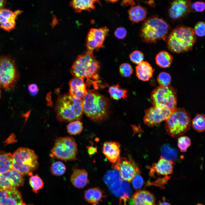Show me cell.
Here are the masks:
<instances>
[{"mask_svg": "<svg viewBox=\"0 0 205 205\" xmlns=\"http://www.w3.org/2000/svg\"><path fill=\"white\" fill-rule=\"evenodd\" d=\"M177 96L171 86H159L152 92L150 102L153 106L165 108L172 112L177 108Z\"/></svg>", "mask_w": 205, "mask_h": 205, "instance_id": "30bf717a", "label": "cell"}, {"mask_svg": "<svg viewBox=\"0 0 205 205\" xmlns=\"http://www.w3.org/2000/svg\"><path fill=\"white\" fill-rule=\"evenodd\" d=\"M154 69L146 61H143L136 67V75L140 80L147 81L151 78Z\"/></svg>", "mask_w": 205, "mask_h": 205, "instance_id": "7402d4cb", "label": "cell"}, {"mask_svg": "<svg viewBox=\"0 0 205 205\" xmlns=\"http://www.w3.org/2000/svg\"><path fill=\"white\" fill-rule=\"evenodd\" d=\"M19 78V73L14 59L9 56H0V87L6 91L12 90Z\"/></svg>", "mask_w": 205, "mask_h": 205, "instance_id": "ba28073f", "label": "cell"}, {"mask_svg": "<svg viewBox=\"0 0 205 205\" xmlns=\"http://www.w3.org/2000/svg\"><path fill=\"white\" fill-rule=\"evenodd\" d=\"M196 40L193 28L179 25L173 30L169 35L167 46L173 52L183 53L191 50Z\"/></svg>", "mask_w": 205, "mask_h": 205, "instance_id": "277c9868", "label": "cell"}, {"mask_svg": "<svg viewBox=\"0 0 205 205\" xmlns=\"http://www.w3.org/2000/svg\"><path fill=\"white\" fill-rule=\"evenodd\" d=\"M196 205H203V204H198Z\"/></svg>", "mask_w": 205, "mask_h": 205, "instance_id": "c3c4849f", "label": "cell"}, {"mask_svg": "<svg viewBox=\"0 0 205 205\" xmlns=\"http://www.w3.org/2000/svg\"><path fill=\"white\" fill-rule=\"evenodd\" d=\"M191 144V140L187 136H180L178 139V146L180 151L182 152L186 151Z\"/></svg>", "mask_w": 205, "mask_h": 205, "instance_id": "d590c367", "label": "cell"}, {"mask_svg": "<svg viewBox=\"0 0 205 205\" xmlns=\"http://www.w3.org/2000/svg\"><path fill=\"white\" fill-rule=\"evenodd\" d=\"M191 5L190 0L174 1L171 3L169 10L170 17L173 19H177L186 15L190 11Z\"/></svg>", "mask_w": 205, "mask_h": 205, "instance_id": "2e32d148", "label": "cell"}, {"mask_svg": "<svg viewBox=\"0 0 205 205\" xmlns=\"http://www.w3.org/2000/svg\"><path fill=\"white\" fill-rule=\"evenodd\" d=\"M154 195L146 190H139L132 196V205H155Z\"/></svg>", "mask_w": 205, "mask_h": 205, "instance_id": "ffe728a7", "label": "cell"}, {"mask_svg": "<svg viewBox=\"0 0 205 205\" xmlns=\"http://www.w3.org/2000/svg\"><path fill=\"white\" fill-rule=\"evenodd\" d=\"M21 205H27V204H26L25 203H23Z\"/></svg>", "mask_w": 205, "mask_h": 205, "instance_id": "bcb514c9", "label": "cell"}, {"mask_svg": "<svg viewBox=\"0 0 205 205\" xmlns=\"http://www.w3.org/2000/svg\"><path fill=\"white\" fill-rule=\"evenodd\" d=\"M69 85V94L75 98L82 100L87 92L84 79L75 77L70 80Z\"/></svg>", "mask_w": 205, "mask_h": 205, "instance_id": "ac0fdd59", "label": "cell"}, {"mask_svg": "<svg viewBox=\"0 0 205 205\" xmlns=\"http://www.w3.org/2000/svg\"><path fill=\"white\" fill-rule=\"evenodd\" d=\"M173 164L172 161L160 157L158 161L150 167V175H153L154 173L165 176L171 174L173 173Z\"/></svg>", "mask_w": 205, "mask_h": 205, "instance_id": "d6986e66", "label": "cell"}, {"mask_svg": "<svg viewBox=\"0 0 205 205\" xmlns=\"http://www.w3.org/2000/svg\"><path fill=\"white\" fill-rule=\"evenodd\" d=\"M173 57L168 52L162 51L157 55L155 61L157 65L160 67L166 68L169 67L173 61Z\"/></svg>", "mask_w": 205, "mask_h": 205, "instance_id": "83f0119b", "label": "cell"}, {"mask_svg": "<svg viewBox=\"0 0 205 205\" xmlns=\"http://www.w3.org/2000/svg\"><path fill=\"white\" fill-rule=\"evenodd\" d=\"M103 196L102 191L98 187L89 188L85 191L84 194L85 200L93 205H97Z\"/></svg>", "mask_w": 205, "mask_h": 205, "instance_id": "cb8c5ba5", "label": "cell"}, {"mask_svg": "<svg viewBox=\"0 0 205 205\" xmlns=\"http://www.w3.org/2000/svg\"><path fill=\"white\" fill-rule=\"evenodd\" d=\"M55 109L57 119L61 122L80 121L83 112L82 100L75 98L69 94L59 96Z\"/></svg>", "mask_w": 205, "mask_h": 205, "instance_id": "3957f363", "label": "cell"}, {"mask_svg": "<svg viewBox=\"0 0 205 205\" xmlns=\"http://www.w3.org/2000/svg\"><path fill=\"white\" fill-rule=\"evenodd\" d=\"M67 129L68 133L70 135L79 134L83 130V123L79 120L71 122L67 125Z\"/></svg>", "mask_w": 205, "mask_h": 205, "instance_id": "1f68e13d", "label": "cell"}, {"mask_svg": "<svg viewBox=\"0 0 205 205\" xmlns=\"http://www.w3.org/2000/svg\"><path fill=\"white\" fill-rule=\"evenodd\" d=\"M99 1L97 0H74L70 3L71 6L75 11L80 12L82 11H90L95 8V4Z\"/></svg>", "mask_w": 205, "mask_h": 205, "instance_id": "d4e9b609", "label": "cell"}, {"mask_svg": "<svg viewBox=\"0 0 205 205\" xmlns=\"http://www.w3.org/2000/svg\"><path fill=\"white\" fill-rule=\"evenodd\" d=\"M145 112L144 123L151 127L166 120L173 112L165 108L153 106L146 110Z\"/></svg>", "mask_w": 205, "mask_h": 205, "instance_id": "4fadbf2b", "label": "cell"}, {"mask_svg": "<svg viewBox=\"0 0 205 205\" xmlns=\"http://www.w3.org/2000/svg\"><path fill=\"white\" fill-rule=\"evenodd\" d=\"M83 112L92 120L100 122L107 118L109 103L104 96L93 90L88 89L82 99Z\"/></svg>", "mask_w": 205, "mask_h": 205, "instance_id": "7a4b0ae2", "label": "cell"}, {"mask_svg": "<svg viewBox=\"0 0 205 205\" xmlns=\"http://www.w3.org/2000/svg\"><path fill=\"white\" fill-rule=\"evenodd\" d=\"M198 12L203 11L205 9V4L204 2L197 1L192 3L191 8Z\"/></svg>", "mask_w": 205, "mask_h": 205, "instance_id": "60d3db41", "label": "cell"}, {"mask_svg": "<svg viewBox=\"0 0 205 205\" xmlns=\"http://www.w3.org/2000/svg\"><path fill=\"white\" fill-rule=\"evenodd\" d=\"M24 182L22 175L13 169L0 174V189L16 188L22 186Z\"/></svg>", "mask_w": 205, "mask_h": 205, "instance_id": "5bb4252c", "label": "cell"}, {"mask_svg": "<svg viewBox=\"0 0 205 205\" xmlns=\"http://www.w3.org/2000/svg\"><path fill=\"white\" fill-rule=\"evenodd\" d=\"M116 163L113 166L114 169L118 171L124 181L131 182L136 175L140 173L136 164L126 157H120Z\"/></svg>", "mask_w": 205, "mask_h": 205, "instance_id": "8fae6325", "label": "cell"}, {"mask_svg": "<svg viewBox=\"0 0 205 205\" xmlns=\"http://www.w3.org/2000/svg\"><path fill=\"white\" fill-rule=\"evenodd\" d=\"M127 34L126 29L124 27H120L117 28L114 32L116 37L119 39H123L126 36Z\"/></svg>", "mask_w": 205, "mask_h": 205, "instance_id": "b9f144b4", "label": "cell"}, {"mask_svg": "<svg viewBox=\"0 0 205 205\" xmlns=\"http://www.w3.org/2000/svg\"><path fill=\"white\" fill-rule=\"evenodd\" d=\"M6 3V1L0 0V10L4 8Z\"/></svg>", "mask_w": 205, "mask_h": 205, "instance_id": "ee69618b", "label": "cell"}, {"mask_svg": "<svg viewBox=\"0 0 205 205\" xmlns=\"http://www.w3.org/2000/svg\"><path fill=\"white\" fill-rule=\"evenodd\" d=\"M169 29V25L165 20L153 16L144 22L140 29V36L144 41L154 43L158 40H165Z\"/></svg>", "mask_w": 205, "mask_h": 205, "instance_id": "5b68a950", "label": "cell"}, {"mask_svg": "<svg viewBox=\"0 0 205 205\" xmlns=\"http://www.w3.org/2000/svg\"><path fill=\"white\" fill-rule=\"evenodd\" d=\"M13 155L0 151V174L13 169Z\"/></svg>", "mask_w": 205, "mask_h": 205, "instance_id": "4316f807", "label": "cell"}, {"mask_svg": "<svg viewBox=\"0 0 205 205\" xmlns=\"http://www.w3.org/2000/svg\"><path fill=\"white\" fill-rule=\"evenodd\" d=\"M29 183L32 191L36 193L43 187L44 185L42 180L37 175L31 176L29 179Z\"/></svg>", "mask_w": 205, "mask_h": 205, "instance_id": "d6a6232c", "label": "cell"}, {"mask_svg": "<svg viewBox=\"0 0 205 205\" xmlns=\"http://www.w3.org/2000/svg\"><path fill=\"white\" fill-rule=\"evenodd\" d=\"M165 120V127L166 132L173 138L183 135L190 128V116L182 108H177Z\"/></svg>", "mask_w": 205, "mask_h": 205, "instance_id": "52a82bcc", "label": "cell"}, {"mask_svg": "<svg viewBox=\"0 0 205 205\" xmlns=\"http://www.w3.org/2000/svg\"><path fill=\"white\" fill-rule=\"evenodd\" d=\"M205 22L200 21L196 23L193 30L196 35L200 37H203L205 35Z\"/></svg>", "mask_w": 205, "mask_h": 205, "instance_id": "f35d334b", "label": "cell"}, {"mask_svg": "<svg viewBox=\"0 0 205 205\" xmlns=\"http://www.w3.org/2000/svg\"><path fill=\"white\" fill-rule=\"evenodd\" d=\"M108 91L111 97L115 100L125 99L127 97V91L121 88L118 84L110 87Z\"/></svg>", "mask_w": 205, "mask_h": 205, "instance_id": "f1b7e54d", "label": "cell"}, {"mask_svg": "<svg viewBox=\"0 0 205 205\" xmlns=\"http://www.w3.org/2000/svg\"><path fill=\"white\" fill-rule=\"evenodd\" d=\"M119 71L122 76L124 77H128L132 74L133 69L130 64L128 63H124L120 66Z\"/></svg>", "mask_w": 205, "mask_h": 205, "instance_id": "8d00e7d4", "label": "cell"}, {"mask_svg": "<svg viewBox=\"0 0 205 205\" xmlns=\"http://www.w3.org/2000/svg\"><path fill=\"white\" fill-rule=\"evenodd\" d=\"M38 165V157L31 149L20 147L13 155V169L22 175H32Z\"/></svg>", "mask_w": 205, "mask_h": 205, "instance_id": "8992f818", "label": "cell"}, {"mask_svg": "<svg viewBox=\"0 0 205 205\" xmlns=\"http://www.w3.org/2000/svg\"><path fill=\"white\" fill-rule=\"evenodd\" d=\"M21 194L16 188L0 189V205H21Z\"/></svg>", "mask_w": 205, "mask_h": 205, "instance_id": "e0dca14e", "label": "cell"}, {"mask_svg": "<svg viewBox=\"0 0 205 205\" xmlns=\"http://www.w3.org/2000/svg\"><path fill=\"white\" fill-rule=\"evenodd\" d=\"M28 89L30 93L33 96H36L39 91L38 86L36 84L34 83L29 85L28 86Z\"/></svg>", "mask_w": 205, "mask_h": 205, "instance_id": "7bdbcfd3", "label": "cell"}, {"mask_svg": "<svg viewBox=\"0 0 205 205\" xmlns=\"http://www.w3.org/2000/svg\"><path fill=\"white\" fill-rule=\"evenodd\" d=\"M66 167L65 164L62 162L57 161L53 163L50 167L51 173L54 175L60 176L65 173Z\"/></svg>", "mask_w": 205, "mask_h": 205, "instance_id": "836d02e7", "label": "cell"}, {"mask_svg": "<svg viewBox=\"0 0 205 205\" xmlns=\"http://www.w3.org/2000/svg\"><path fill=\"white\" fill-rule=\"evenodd\" d=\"M158 205H171L170 203L165 202L160 203Z\"/></svg>", "mask_w": 205, "mask_h": 205, "instance_id": "f6af8a7d", "label": "cell"}, {"mask_svg": "<svg viewBox=\"0 0 205 205\" xmlns=\"http://www.w3.org/2000/svg\"><path fill=\"white\" fill-rule=\"evenodd\" d=\"M120 145L118 142H106L103 144V153L110 162L115 163L120 157Z\"/></svg>", "mask_w": 205, "mask_h": 205, "instance_id": "44dd1931", "label": "cell"}, {"mask_svg": "<svg viewBox=\"0 0 205 205\" xmlns=\"http://www.w3.org/2000/svg\"><path fill=\"white\" fill-rule=\"evenodd\" d=\"M130 58L132 62L138 64L143 61L144 56L142 52L136 50L130 54Z\"/></svg>", "mask_w": 205, "mask_h": 205, "instance_id": "74e56055", "label": "cell"}, {"mask_svg": "<svg viewBox=\"0 0 205 205\" xmlns=\"http://www.w3.org/2000/svg\"><path fill=\"white\" fill-rule=\"evenodd\" d=\"M192 125L193 128L198 132H202L205 130V118L203 114H197L192 120Z\"/></svg>", "mask_w": 205, "mask_h": 205, "instance_id": "4dcf8cb0", "label": "cell"}, {"mask_svg": "<svg viewBox=\"0 0 205 205\" xmlns=\"http://www.w3.org/2000/svg\"><path fill=\"white\" fill-rule=\"evenodd\" d=\"M100 68L99 62L96 59L93 52L87 51L77 57L70 70L75 77L87 79L88 85L92 84L97 88L98 73Z\"/></svg>", "mask_w": 205, "mask_h": 205, "instance_id": "6da1fadb", "label": "cell"}, {"mask_svg": "<svg viewBox=\"0 0 205 205\" xmlns=\"http://www.w3.org/2000/svg\"><path fill=\"white\" fill-rule=\"evenodd\" d=\"M1 89H0V98H1Z\"/></svg>", "mask_w": 205, "mask_h": 205, "instance_id": "7dc6e473", "label": "cell"}, {"mask_svg": "<svg viewBox=\"0 0 205 205\" xmlns=\"http://www.w3.org/2000/svg\"><path fill=\"white\" fill-rule=\"evenodd\" d=\"M22 12L20 10L14 11L5 8L0 10V27L2 29L10 32L15 27L16 19Z\"/></svg>", "mask_w": 205, "mask_h": 205, "instance_id": "9a60e30c", "label": "cell"}, {"mask_svg": "<svg viewBox=\"0 0 205 205\" xmlns=\"http://www.w3.org/2000/svg\"><path fill=\"white\" fill-rule=\"evenodd\" d=\"M109 32V29L106 26L91 29L87 36V51L93 52L94 50H98L102 47Z\"/></svg>", "mask_w": 205, "mask_h": 205, "instance_id": "7c38bea8", "label": "cell"}, {"mask_svg": "<svg viewBox=\"0 0 205 205\" xmlns=\"http://www.w3.org/2000/svg\"><path fill=\"white\" fill-rule=\"evenodd\" d=\"M147 13L146 10L139 5L132 7L128 11L129 19L133 22H138L144 20Z\"/></svg>", "mask_w": 205, "mask_h": 205, "instance_id": "484cf974", "label": "cell"}, {"mask_svg": "<svg viewBox=\"0 0 205 205\" xmlns=\"http://www.w3.org/2000/svg\"><path fill=\"white\" fill-rule=\"evenodd\" d=\"M157 80L160 86L167 87L169 86L171 79L170 75L165 72H162L158 75Z\"/></svg>", "mask_w": 205, "mask_h": 205, "instance_id": "e575fe53", "label": "cell"}, {"mask_svg": "<svg viewBox=\"0 0 205 205\" xmlns=\"http://www.w3.org/2000/svg\"><path fill=\"white\" fill-rule=\"evenodd\" d=\"M132 181L133 186L135 189L141 188L143 184V180L140 173L136 175Z\"/></svg>", "mask_w": 205, "mask_h": 205, "instance_id": "ab89813d", "label": "cell"}, {"mask_svg": "<svg viewBox=\"0 0 205 205\" xmlns=\"http://www.w3.org/2000/svg\"><path fill=\"white\" fill-rule=\"evenodd\" d=\"M161 155V157L173 162L177 158L178 153L176 149L171 148L168 144H165L162 148Z\"/></svg>", "mask_w": 205, "mask_h": 205, "instance_id": "f546056e", "label": "cell"}, {"mask_svg": "<svg viewBox=\"0 0 205 205\" xmlns=\"http://www.w3.org/2000/svg\"><path fill=\"white\" fill-rule=\"evenodd\" d=\"M88 173L84 169H77L73 173L70 177V181L75 187L82 188L89 182Z\"/></svg>", "mask_w": 205, "mask_h": 205, "instance_id": "603a6c76", "label": "cell"}, {"mask_svg": "<svg viewBox=\"0 0 205 205\" xmlns=\"http://www.w3.org/2000/svg\"><path fill=\"white\" fill-rule=\"evenodd\" d=\"M77 153V145L74 138L62 137L56 139L50 155L52 158L67 161L75 159Z\"/></svg>", "mask_w": 205, "mask_h": 205, "instance_id": "9c48e42d", "label": "cell"}]
</instances>
